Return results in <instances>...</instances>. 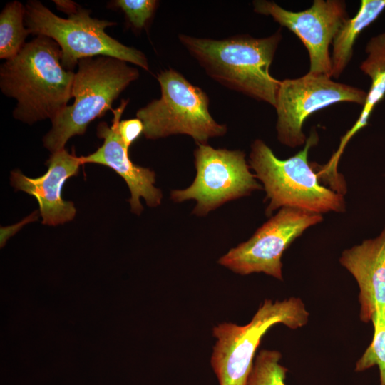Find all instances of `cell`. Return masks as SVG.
<instances>
[{
	"label": "cell",
	"mask_w": 385,
	"mask_h": 385,
	"mask_svg": "<svg viewBox=\"0 0 385 385\" xmlns=\"http://www.w3.org/2000/svg\"><path fill=\"white\" fill-rule=\"evenodd\" d=\"M118 130L124 145L129 149L132 143L143 134V124L138 118L124 120L119 122Z\"/></svg>",
	"instance_id": "21"
},
{
	"label": "cell",
	"mask_w": 385,
	"mask_h": 385,
	"mask_svg": "<svg viewBox=\"0 0 385 385\" xmlns=\"http://www.w3.org/2000/svg\"><path fill=\"white\" fill-rule=\"evenodd\" d=\"M161 96L138 110L136 118L143 124L144 136L155 140L172 135H188L197 144H207L210 138L224 135L227 125L214 120L210 100L200 87L181 73L169 68L157 76Z\"/></svg>",
	"instance_id": "7"
},
{
	"label": "cell",
	"mask_w": 385,
	"mask_h": 385,
	"mask_svg": "<svg viewBox=\"0 0 385 385\" xmlns=\"http://www.w3.org/2000/svg\"><path fill=\"white\" fill-rule=\"evenodd\" d=\"M77 66L71 93L73 103L51 121L52 127L43 138L51 153L65 148L71 137L83 135L93 120L112 111L113 101L139 78L136 68L110 56L83 58Z\"/></svg>",
	"instance_id": "5"
},
{
	"label": "cell",
	"mask_w": 385,
	"mask_h": 385,
	"mask_svg": "<svg viewBox=\"0 0 385 385\" xmlns=\"http://www.w3.org/2000/svg\"><path fill=\"white\" fill-rule=\"evenodd\" d=\"M385 9V0H362L356 16L340 27L332 41L331 78H339L353 55V47L360 33Z\"/></svg>",
	"instance_id": "16"
},
{
	"label": "cell",
	"mask_w": 385,
	"mask_h": 385,
	"mask_svg": "<svg viewBox=\"0 0 385 385\" xmlns=\"http://www.w3.org/2000/svg\"><path fill=\"white\" fill-rule=\"evenodd\" d=\"M339 262L359 285L360 319L369 322L385 314V228L377 237L344 250Z\"/></svg>",
	"instance_id": "14"
},
{
	"label": "cell",
	"mask_w": 385,
	"mask_h": 385,
	"mask_svg": "<svg viewBox=\"0 0 385 385\" xmlns=\"http://www.w3.org/2000/svg\"><path fill=\"white\" fill-rule=\"evenodd\" d=\"M178 38L213 80L275 106L280 81L270 75V67L282 39L280 29L264 38L237 35L216 40L180 34Z\"/></svg>",
	"instance_id": "2"
},
{
	"label": "cell",
	"mask_w": 385,
	"mask_h": 385,
	"mask_svg": "<svg viewBox=\"0 0 385 385\" xmlns=\"http://www.w3.org/2000/svg\"><path fill=\"white\" fill-rule=\"evenodd\" d=\"M277 351L262 350L255 357L247 385H286L287 369L279 363Z\"/></svg>",
	"instance_id": "18"
},
{
	"label": "cell",
	"mask_w": 385,
	"mask_h": 385,
	"mask_svg": "<svg viewBox=\"0 0 385 385\" xmlns=\"http://www.w3.org/2000/svg\"><path fill=\"white\" fill-rule=\"evenodd\" d=\"M366 95L360 88L320 73L309 72L297 78L280 81L274 106L279 141L291 148L304 145L307 138L302 127L311 114L338 102L364 106Z\"/></svg>",
	"instance_id": "9"
},
{
	"label": "cell",
	"mask_w": 385,
	"mask_h": 385,
	"mask_svg": "<svg viewBox=\"0 0 385 385\" xmlns=\"http://www.w3.org/2000/svg\"><path fill=\"white\" fill-rule=\"evenodd\" d=\"M367 58L361 63L360 69L371 78L361 114L350 130L342 137L336 152L329 162L324 165V170L329 175H336L339 160L349 140L368 124V120L374 107L385 96V33L370 39L366 47Z\"/></svg>",
	"instance_id": "15"
},
{
	"label": "cell",
	"mask_w": 385,
	"mask_h": 385,
	"mask_svg": "<svg viewBox=\"0 0 385 385\" xmlns=\"http://www.w3.org/2000/svg\"><path fill=\"white\" fill-rule=\"evenodd\" d=\"M309 312L299 298L282 301L266 299L245 325L221 323L213 328L217 339L211 365L220 385H247L255 355L262 338L273 326L291 329L307 324Z\"/></svg>",
	"instance_id": "6"
},
{
	"label": "cell",
	"mask_w": 385,
	"mask_h": 385,
	"mask_svg": "<svg viewBox=\"0 0 385 385\" xmlns=\"http://www.w3.org/2000/svg\"><path fill=\"white\" fill-rule=\"evenodd\" d=\"M197 145L194 151L195 178L187 188L172 190L170 197L174 202L195 200L192 214L205 216L225 202L261 189L243 151Z\"/></svg>",
	"instance_id": "8"
},
{
	"label": "cell",
	"mask_w": 385,
	"mask_h": 385,
	"mask_svg": "<svg viewBox=\"0 0 385 385\" xmlns=\"http://www.w3.org/2000/svg\"><path fill=\"white\" fill-rule=\"evenodd\" d=\"M61 58L58 44L38 35L1 65V91L17 101L15 119L29 125L52 121L68 106L75 72L65 69Z\"/></svg>",
	"instance_id": "1"
},
{
	"label": "cell",
	"mask_w": 385,
	"mask_h": 385,
	"mask_svg": "<svg viewBox=\"0 0 385 385\" xmlns=\"http://www.w3.org/2000/svg\"><path fill=\"white\" fill-rule=\"evenodd\" d=\"M322 220L321 214L282 207L247 241L222 256L218 263L242 275L263 272L282 280L283 252L307 228Z\"/></svg>",
	"instance_id": "10"
},
{
	"label": "cell",
	"mask_w": 385,
	"mask_h": 385,
	"mask_svg": "<svg viewBox=\"0 0 385 385\" xmlns=\"http://www.w3.org/2000/svg\"><path fill=\"white\" fill-rule=\"evenodd\" d=\"M129 102L123 99L118 108L113 109L112 125L106 122L97 126V135L103 139L102 145L94 153L81 156L82 164L96 163L111 168L126 182L131 196L128 200L131 211L139 215L143 210L140 203L143 197L150 207H157L161 203L163 194L155 186V174L153 170L139 166L132 162L129 157V149L124 145L118 126L120 118Z\"/></svg>",
	"instance_id": "12"
},
{
	"label": "cell",
	"mask_w": 385,
	"mask_h": 385,
	"mask_svg": "<svg viewBox=\"0 0 385 385\" xmlns=\"http://www.w3.org/2000/svg\"><path fill=\"white\" fill-rule=\"evenodd\" d=\"M114 6L125 14L130 24L136 29L145 28L158 5L155 0H117Z\"/></svg>",
	"instance_id": "20"
},
{
	"label": "cell",
	"mask_w": 385,
	"mask_h": 385,
	"mask_svg": "<svg viewBox=\"0 0 385 385\" xmlns=\"http://www.w3.org/2000/svg\"><path fill=\"white\" fill-rule=\"evenodd\" d=\"M314 131L307 139L304 148L294 155L279 159L262 140L251 145L250 166L255 178L263 184L269 205L265 213L275 210L294 207L321 214L345 209L343 195L323 186L313 163L308 161L309 150L318 142Z\"/></svg>",
	"instance_id": "4"
},
{
	"label": "cell",
	"mask_w": 385,
	"mask_h": 385,
	"mask_svg": "<svg viewBox=\"0 0 385 385\" xmlns=\"http://www.w3.org/2000/svg\"><path fill=\"white\" fill-rule=\"evenodd\" d=\"M252 5L256 13L272 16L299 37L309 53V72L331 77L329 46L349 19L344 1L314 0L310 8L298 12L284 9L272 1L257 0Z\"/></svg>",
	"instance_id": "11"
},
{
	"label": "cell",
	"mask_w": 385,
	"mask_h": 385,
	"mask_svg": "<svg viewBox=\"0 0 385 385\" xmlns=\"http://www.w3.org/2000/svg\"><path fill=\"white\" fill-rule=\"evenodd\" d=\"M371 322L374 327L372 341L356 364L355 371H363L374 366L379 370L380 385H385V314H376Z\"/></svg>",
	"instance_id": "19"
},
{
	"label": "cell",
	"mask_w": 385,
	"mask_h": 385,
	"mask_svg": "<svg viewBox=\"0 0 385 385\" xmlns=\"http://www.w3.org/2000/svg\"><path fill=\"white\" fill-rule=\"evenodd\" d=\"M25 6L18 1L6 4L0 14V58L15 57L25 45L30 34L25 26Z\"/></svg>",
	"instance_id": "17"
},
{
	"label": "cell",
	"mask_w": 385,
	"mask_h": 385,
	"mask_svg": "<svg viewBox=\"0 0 385 385\" xmlns=\"http://www.w3.org/2000/svg\"><path fill=\"white\" fill-rule=\"evenodd\" d=\"M46 165L47 171L36 178L26 177L19 170H13L11 184L16 190L36 199L43 224L57 225L72 220L76 215L73 203L62 198L61 190L66 180L78 174L82 163L80 157L63 148L52 153Z\"/></svg>",
	"instance_id": "13"
},
{
	"label": "cell",
	"mask_w": 385,
	"mask_h": 385,
	"mask_svg": "<svg viewBox=\"0 0 385 385\" xmlns=\"http://www.w3.org/2000/svg\"><path fill=\"white\" fill-rule=\"evenodd\" d=\"M56 4L68 14V18L56 15L39 1L31 0L25 5L24 23L30 34L46 36L58 44L65 69L73 71L83 58L110 56L149 71L148 59L142 51L107 34L106 29L115 22L92 18L89 10L73 2Z\"/></svg>",
	"instance_id": "3"
}]
</instances>
